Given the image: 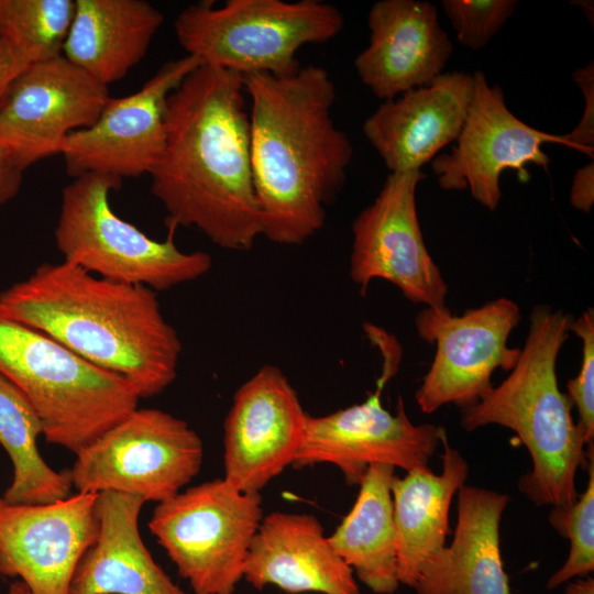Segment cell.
<instances>
[{"label":"cell","instance_id":"1","mask_svg":"<svg viewBox=\"0 0 594 594\" xmlns=\"http://www.w3.org/2000/svg\"><path fill=\"white\" fill-rule=\"evenodd\" d=\"M243 76L201 64L169 95L166 140L150 173L167 226L195 227L213 244L248 251L262 237Z\"/></svg>","mask_w":594,"mask_h":594},{"label":"cell","instance_id":"2","mask_svg":"<svg viewBox=\"0 0 594 594\" xmlns=\"http://www.w3.org/2000/svg\"><path fill=\"white\" fill-rule=\"evenodd\" d=\"M251 164L262 235L299 245L324 226L326 208L342 190L353 156L331 118L336 86L318 65L289 76L243 75Z\"/></svg>","mask_w":594,"mask_h":594},{"label":"cell","instance_id":"3","mask_svg":"<svg viewBox=\"0 0 594 594\" xmlns=\"http://www.w3.org/2000/svg\"><path fill=\"white\" fill-rule=\"evenodd\" d=\"M0 310L123 377L140 398L161 394L176 378L182 342L147 287L65 261L44 263L0 294Z\"/></svg>","mask_w":594,"mask_h":594},{"label":"cell","instance_id":"4","mask_svg":"<svg viewBox=\"0 0 594 594\" xmlns=\"http://www.w3.org/2000/svg\"><path fill=\"white\" fill-rule=\"evenodd\" d=\"M571 319L548 305H536L510 374L479 403L461 409L465 431L499 425L517 433L532 461L518 488L537 506L574 503L576 471L587 465L583 432L572 418L571 399L559 389L556 372Z\"/></svg>","mask_w":594,"mask_h":594},{"label":"cell","instance_id":"5","mask_svg":"<svg viewBox=\"0 0 594 594\" xmlns=\"http://www.w3.org/2000/svg\"><path fill=\"white\" fill-rule=\"evenodd\" d=\"M0 374L37 413L45 440L77 454L138 408L123 377L0 310Z\"/></svg>","mask_w":594,"mask_h":594},{"label":"cell","instance_id":"6","mask_svg":"<svg viewBox=\"0 0 594 594\" xmlns=\"http://www.w3.org/2000/svg\"><path fill=\"white\" fill-rule=\"evenodd\" d=\"M343 25L341 11L320 0H228L217 8L200 2L174 22L178 43L201 64L278 77L301 67V47L333 38Z\"/></svg>","mask_w":594,"mask_h":594},{"label":"cell","instance_id":"7","mask_svg":"<svg viewBox=\"0 0 594 594\" xmlns=\"http://www.w3.org/2000/svg\"><path fill=\"white\" fill-rule=\"evenodd\" d=\"M122 180L97 174L74 178L62 191L55 242L64 261L99 277L166 290L208 273L211 256L177 248L169 227L157 241L118 216L110 193Z\"/></svg>","mask_w":594,"mask_h":594},{"label":"cell","instance_id":"8","mask_svg":"<svg viewBox=\"0 0 594 594\" xmlns=\"http://www.w3.org/2000/svg\"><path fill=\"white\" fill-rule=\"evenodd\" d=\"M364 329L382 356L376 389L362 403L320 417L309 415L293 463L295 468L336 465L349 485L360 484L372 464H388L406 472L428 466L447 433L439 426L413 424L400 396L395 414L383 406V388L396 375L403 351L396 338L384 329L372 323H365Z\"/></svg>","mask_w":594,"mask_h":594},{"label":"cell","instance_id":"9","mask_svg":"<svg viewBox=\"0 0 594 594\" xmlns=\"http://www.w3.org/2000/svg\"><path fill=\"white\" fill-rule=\"evenodd\" d=\"M262 518L261 494L222 477L157 503L148 529L194 594H233Z\"/></svg>","mask_w":594,"mask_h":594},{"label":"cell","instance_id":"10","mask_svg":"<svg viewBox=\"0 0 594 594\" xmlns=\"http://www.w3.org/2000/svg\"><path fill=\"white\" fill-rule=\"evenodd\" d=\"M204 444L183 419L136 408L76 454L69 471L77 492H116L164 502L199 473Z\"/></svg>","mask_w":594,"mask_h":594},{"label":"cell","instance_id":"11","mask_svg":"<svg viewBox=\"0 0 594 594\" xmlns=\"http://www.w3.org/2000/svg\"><path fill=\"white\" fill-rule=\"evenodd\" d=\"M521 318L518 305L501 297L454 316L446 309L422 308L415 318L419 337L436 345V354L416 392L424 414L447 404L461 409L484 398L497 369L510 371L520 354L507 344Z\"/></svg>","mask_w":594,"mask_h":594},{"label":"cell","instance_id":"12","mask_svg":"<svg viewBox=\"0 0 594 594\" xmlns=\"http://www.w3.org/2000/svg\"><path fill=\"white\" fill-rule=\"evenodd\" d=\"M421 170L391 173L352 223L350 277L361 296L374 279L395 285L411 302L446 309L448 285L425 244L416 207Z\"/></svg>","mask_w":594,"mask_h":594},{"label":"cell","instance_id":"13","mask_svg":"<svg viewBox=\"0 0 594 594\" xmlns=\"http://www.w3.org/2000/svg\"><path fill=\"white\" fill-rule=\"evenodd\" d=\"M108 87L63 55L28 65L0 101V150L22 172L61 154L66 138L90 127Z\"/></svg>","mask_w":594,"mask_h":594},{"label":"cell","instance_id":"14","mask_svg":"<svg viewBox=\"0 0 594 594\" xmlns=\"http://www.w3.org/2000/svg\"><path fill=\"white\" fill-rule=\"evenodd\" d=\"M199 65L201 62L190 55L169 61L138 91L109 97L90 127L66 138L61 155L67 174L119 180L150 175L165 145L167 99Z\"/></svg>","mask_w":594,"mask_h":594},{"label":"cell","instance_id":"15","mask_svg":"<svg viewBox=\"0 0 594 594\" xmlns=\"http://www.w3.org/2000/svg\"><path fill=\"white\" fill-rule=\"evenodd\" d=\"M473 90L463 127L450 154L432 161L438 184L444 190L469 188L472 197L494 211L501 200V175L517 170L527 180L526 164L547 169L546 143L563 144V135L535 129L507 108L498 86H491L482 72L473 75Z\"/></svg>","mask_w":594,"mask_h":594},{"label":"cell","instance_id":"16","mask_svg":"<svg viewBox=\"0 0 594 594\" xmlns=\"http://www.w3.org/2000/svg\"><path fill=\"white\" fill-rule=\"evenodd\" d=\"M309 414L286 375L262 366L233 396L223 425V479L244 493H260L293 465Z\"/></svg>","mask_w":594,"mask_h":594},{"label":"cell","instance_id":"17","mask_svg":"<svg viewBox=\"0 0 594 594\" xmlns=\"http://www.w3.org/2000/svg\"><path fill=\"white\" fill-rule=\"evenodd\" d=\"M99 493L77 492L46 504L0 496V575L19 578L30 594H68L75 569L99 531Z\"/></svg>","mask_w":594,"mask_h":594},{"label":"cell","instance_id":"18","mask_svg":"<svg viewBox=\"0 0 594 594\" xmlns=\"http://www.w3.org/2000/svg\"><path fill=\"white\" fill-rule=\"evenodd\" d=\"M369 45L355 57L362 82L389 100L441 75L453 45L427 1L381 0L369 12Z\"/></svg>","mask_w":594,"mask_h":594},{"label":"cell","instance_id":"19","mask_svg":"<svg viewBox=\"0 0 594 594\" xmlns=\"http://www.w3.org/2000/svg\"><path fill=\"white\" fill-rule=\"evenodd\" d=\"M472 90V75L441 74L427 86L385 100L365 120L363 132L391 173L420 170L459 136Z\"/></svg>","mask_w":594,"mask_h":594},{"label":"cell","instance_id":"20","mask_svg":"<svg viewBox=\"0 0 594 594\" xmlns=\"http://www.w3.org/2000/svg\"><path fill=\"white\" fill-rule=\"evenodd\" d=\"M243 579L256 590L275 585L294 594H361L352 569L311 514L273 512L263 516Z\"/></svg>","mask_w":594,"mask_h":594},{"label":"cell","instance_id":"21","mask_svg":"<svg viewBox=\"0 0 594 594\" xmlns=\"http://www.w3.org/2000/svg\"><path fill=\"white\" fill-rule=\"evenodd\" d=\"M457 494L452 542L427 559L413 588L417 594H510L499 542L508 495L466 485Z\"/></svg>","mask_w":594,"mask_h":594},{"label":"cell","instance_id":"22","mask_svg":"<svg viewBox=\"0 0 594 594\" xmlns=\"http://www.w3.org/2000/svg\"><path fill=\"white\" fill-rule=\"evenodd\" d=\"M145 503L135 496L99 493V531L79 560L68 594H188L153 559L139 517Z\"/></svg>","mask_w":594,"mask_h":594},{"label":"cell","instance_id":"23","mask_svg":"<svg viewBox=\"0 0 594 594\" xmlns=\"http://www.w3.org/2000/svg\"><path fill=\"white\" fill-rule=\"evenodd\" d=\"M163 22L145 0H75L62 55L108 87L143 59Z\"/></svg>","mask_w":594,"mask_h":594},{"label":"cell","instance_id":"24","mask_svg":"<svg viewBox=\"0 0 594 594\" xmlns=\"http://www.w3.org/2000/svg\"><path fill=\"white\" fill-rule=\"evenodd\" d=\"M442 471L428 466L407 471L392 481L399 584L414 587L422 564L444 547L454 495L465 485L469 464L442 437Z\"/></svg>","mask_w":594,"mask_h":594},{"label":"cell","instance_id":"25","mask_svg":"<svg viewBox=\"0 0 594 594\" xmlns=\"http://www.w3.org/2000/svg\"><path fill=\"white\" fill-rule=\"evenodd\" d=\"M394 477V466L370 465L353 507L328 537L338 556L376 594H393L400 585L391 492Z\"/></svg>","mask_w":594,"mask_h":594},{"label":"cell","instance_id":"26","mask_svg":"<svg viewBox=\"0 0 594 594\" xmlns=\"http://www.w3.org/2000/svg\"><path fill=\"white\" fill-rule=\"evenodd\" d=\"M42 421L25 395L0 374V444L8 453L13 476L2 498L11 504H46L69 496L68 470L55 471L42 458L36 440Z\"/></svg>","mask_w":594,"mask_h":594},{"label":"cell","instance_id":"27","mask_svg":"<svg viewBox=\"0 0 594 594\" xmlns=\"http://www.w3.org/2000/svg\"><path fill=\"white\" fill-rule=\"evenodd\" d=\"M74 13L73 0H0V38L29 64L59 57Z\"/></svg>","mask_w":594,"mask_h":594},{"label":"cell","instance_id":"28","mask_svg":"<svg viewBox=\"0 0 594 594\" xmlns=\"http://www.w3.org/2000/svg\"><path fill=\"white\" fill-rule=\"evenodd\" d=\"M588 481L585 491L569 506L552 507L549 522L570 541L564 564L547 582L554 590L594 571V444L587 447Z\"/></svg>","mask_w":594,"mask_h":594},{"label":"cell","instance_id":"29","mask_svg":"<svg viewBox=\"0 0 594 594\" xmlns=\"http://www.w3.org/2000/svg\"><path fill=\"white\" fill-rule=\"evenodd\" d=\"M443 10L459 42L472 50L488 44L513 15L516 0H443Z\"/></svg>","mask_w":594,"mask_h":594},{"label":"cell","instance_id":"30","mask_svg":"<svg viewBox=\"0 0 594 594\" xmlns=\"http://www.w3.org/2000/svg\"><path fill=\"white\" fill-rule=\"evenodd\" d=\"M582 341V363L575 378L568 382V396L579 413L576 422L586 447L594 444V311L590 307L569 324Z\"/></svg>","mask_w":594,"mask_h":594},{"label":"cell","instance_id":"31","mask_svg":"<svg viewBox=\"0 0 594 594\" xmlns=\"http://www.w3.org/2000/svg\"><path fill=\"white\" fill-rule=\"evenodd\" d=\"M573 80L580 87L585 107L578 125L569 134L563 135V145L576 148L593 156L594 148V66L593 62L578 68Z\"/></svg>","mask_w":594,"mask_h":594},{"label":"cell","instance_id":"32","mask_svg":"<svg viewBox=\"0 0 594 594\" xmlns=\"http://www.w3.org/2000/svg\"><path fill=\"white\" fill-rule=\"evenodd\" d=\"M571 205L583 212H588L594 202V164L584 165L573 176L571 191Z\"/></svg>","mask_w":594,"mask_h":594},{"label":"cell","instance_id":"33","mask_svg":"<svg viewBox=\"0 0 594 594\" xmlns=\"http://www.w3.org/2000/svg\"><path fill=\"white\" fill-rule=\"evenodd\" d=\"M30 65L8 42L0 38V101L14 78Z\"/></svg>","mask_w":594,"mask_h":594},{"label":"cell","instance_id":"34","mask_svg":"<svg viewBox=\"0 0 594 594\" xmlns=\"http://www.w3.org/2000/svg\"><path fill=\"white\" fill-rule=\"evenodd\" d=\"M22 178L23 172L0 150V207L18 195Z\"/></svg>","mask_w":594,"mask_h":594},{"label":"cell","instance_id":"35","mask_svg":"<svg viewBox=\"0 0 594 594\" xmlns=\"http://www.w3.org/2000/svg\"><path fill=\"white\" fill-rule=\"evenodd\" d=\"M564 594H594V579L587 576L568 582Z\"/></svg>","mask_w":594,"mask_h":594},{"label":"cell","instance_id":"36","mask_svg":"<svg viewBox=\"0 0 594 594\" xmlns=\"http://www.w3.org/2000/svg\"><path fill=\"white\" fill-rule=\"evenodd\" d=\"M4 594H30L26 585L22 581L10 583L8 591Z\"/></svg>","mask_w":594,"mask_h":594}]
</instances>
